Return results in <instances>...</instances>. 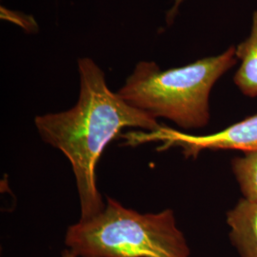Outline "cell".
<instances>
[{"label":"cell","instance_id":"7","mask_svg":"<svg viewBox=\"0 0 257 257\" xmlns=\"http://www.w3.org/2000/svg\"><path fill=\"white\" fill-rule=\"evenodd\" d=\"M230 164L243 198L257 202V151L234 157Z\"/></svg>","mask_w":257,"mask_h":257},{"label":"cell","instance_id":"2","mask_svg":"<svg viewBox=\"0 0 257 257\" xmlns=\"http://www.w3.org/2000/svg\"><path fill=\"white\" fill-rule=\"evenodd\" d=\"M236 48L183 67L162 71L155 61L136 65L117 91L132 107L183 130L206 127L211 119L210 96L215 83L237 63Z\"/></svg>","mask_w":257,"mask_h":257},{"label":"cell","instance_id":"1","mask_svg":"<svg viewBox=\"0 0 257 257\" xmlns=\"http://www.w3.org/2000/svg\"><path fill=\"white\" fill-rule=\"evenodd\" d=\"M77 69L79 93L74 106L37 115L35 126L42 141L60 151L72 166L84 219L106 205L96 181V167L106 147L124 128L152 132L161 125L110 91L103 70L92 58H79Z\"/></svg>","mask_w":257,"mask_h":257},{"label":"cell","instance_id":"4","mask_svg":"<svg viewBox=\"0 0 257 257\" xmlns=\"http://www.w3.org/2000/svg\"><path fill=\"white\" fill-rule=\"evenodd\" d=\"M125 146L136 147L141 144L159 142L158 151L180 148L186 158H196L204 151L235 150L244 153L257 151V113L234 123L217 133L197 136L187 134L168 126L152 132L136 130L121 135Z\"/></svg>","mask_w":257,"mask_h":257},{"label":"cell","instance_id":"9","mask_svg":"<svg viewBox=\"0 0 257 257\" xmlns=\"http://www.w3.org/2000/svg\"><path fill=\"white\" fill-rule=\"evenodd\" d=\"M61 257H78L76 254H74L73 251H71L69 248H66L65 250L62 251Z\"/></svg>","mask_w":257,"mask_h":257},{"label":"cell","instance_id":"5","mask_svg":"<svg viewBox=\"0 0 257 257\" xmlns=\"http://www.w3.org/2000/svg\"><path fill=\"white\" fill-rule=\"evenodd\" d=\"M229 236L240 257H257V202L239 199L227 212Z\"/></svg>","mask_w":257,"mask_h":257},{"label":"cell","instance_id":"3","mask_svg":"<svg viewBox=\"0 0 257 257\" xmlns=\"http://www.w3.org/2000/svg\"><path fill=\"white\" fill-rule=\"evenodd\" d=\"M64 242L78 257L191 256L172 209L141 213L109 196L99 213L67 229Z\"/></svg>","mask_w":257,"mask_h":257},{"label":"cell","instance_id":"8","mask_svg":"<svg viewBox=\"0 0 257 257\" xmlns=\"http://www.w3.org/2000/svg\"><path fill=\"white\" fill-rule=\"evenodd\" d=\"M184 0H175V4L173 6V8L169 11L168 13V22L170 23V21H172L174 18H175V15H176V12L178 10V6L183 2Z\"/></svg>","mask_w":257,"mask_h":257},{"label":"cell","instance_id":"6","mask_svg":"<svg viewBox=\"0 0 257 257\" xmlns=\"http://www.w3.org/2000/svg\"><path fill=\"white\" fill-rule=\"evenodd\" d=\"M236 56L241 65L234 74V84L244 95L256 97L257 10L252 16V25L249 36L236 47Z\"/></svg>","mask_w":257,"mask_h":257}]
</instances>
